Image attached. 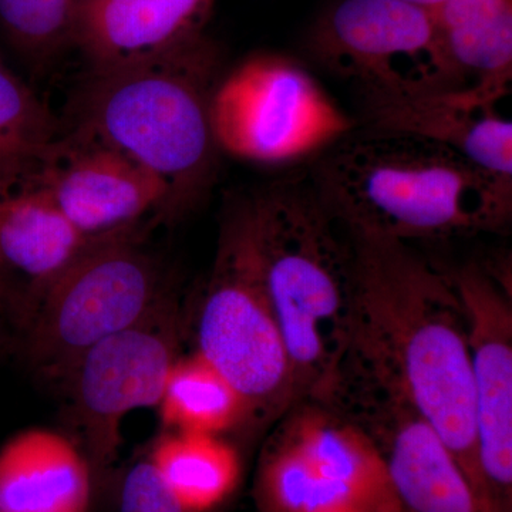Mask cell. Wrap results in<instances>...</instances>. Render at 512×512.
<instances>
[{"label":"cell","instance_id":"obj_14","mask_svg":"<svg viewBox=\"0 0 512 512\" xmlns=\"http://www.w3.org/2000/svg\"><path fill=\"white\" fill-rule=\"evenodd\" d=\"M362 94L363 126L433 141L512 183V123L497 106L461 90Z\"/></svg>","mask_w":512,"mask_h":512},{"label":"cell","instance_id":"obj_24","mask_svg":"<svg viewBox=\"0 0 512 512\" xmlns=\"http://www.w3.org/2000/svg\"><path fill=\"white\" fill-rule=\"evenodd\" d=\"M120 512H187L167 490L150 461H138L121 484Z\"/></svg>","mask_w":512,"mask_h":512},{"label":"cell","instance_id":"obj_21","mask_svg":"<svg viewBox=\"0 0 512 512\" xmlns=\"http://www.w3.org/2000/svg\"><path fill=\"white\" fill-rule=\"evenodd\" d=\"M157 407L175 433L221 436L248 421L241 394L197 352L175 360Z\"/></svg>","mask_w":512,"mask_h":512},{"label":"cell","instance_id":"obj_6","mask_svg":"<svg viewBox=\"0 0 512 512\" xmlns=\"http://www.w3.org/2000/svg\"><path fill=\"white\" fill-rule=\"evenodd\" d=\"M138 227L93 238L20 312L29 359L47 379L63 383L87 350L146 318L170 293Z\"/></svg>","mask_w":512,"mask_h":512},{"label":"cell","instance_id":"obj_11","mask_svg":"<svg viewBox=\"0 0 512 512\" xmlns=\"http://www.w3.org/2000/svg\"><path fill=\"white\" fill-rule=\"evenodd\" d=\"M466 313L478 464L493 512H512V303L507 285L468 264L451 272Z\"/></svg>","mask_w":512,"mask_h":512},{"label":"cell","instance_id":"obj_10","mask_svg":"<svg viewBox=\"0 0 512 512\" xmlns=\"http://www.w3.org/2000/svg\"><path fill=\"white\" fill-rule=\"evenodd\" d=\"M322 403L375 441L403 512H487L436 430L399 397L340 370Z\"/></svg>","mask_w":512,"mask_h":512},{"label":"cell","instance_id":"obj_9","mask_svg":"<svg viewBox=\"0 0 512 512\" xmlns=\"http://www.w3.org/2000/svg\"><path fill=\"white\" fill-rule=\"evenodd\" d=\"M180 350V309L173 293L146 318L101 340L62 383L90 467L104 468L119 453L128 413L160 403Z\"/></svg>","mask_w":512,"mask_h":512},{"label":"cell","instance_id":"obj_2","mask_svg":"<svg viewBox=\"0 0 512 512\" xmlns=\"http://www.w3.org/2000/svg\"><path fill=\"white\" fill-rule=\"evenodd\" d=\"M320 197L353 232L451 239L498 232L512 212V183L424 138L357 126L323 151L311 173Z\"/></svg>","mask_w":512,"mask_h":512},{"label":"cell","instance_id":"obj_20","mask_svg":"<svg viewBox=\"0 0 512 512\" xmlns=\"http://www.w3.org/2000/svg\"><path fill=\"white\" fill-rule=\"evenodd\" d=\"M158 477L187 512H208L237 487V450L220 436L175 433L161 437L150 457Z\"/></svg>","mask_w":512,"mask_h":512},{"label":"cell","instance_id":"obj_7","mask_svg":"<svg viewBox=\"0 0 512 512\" xmlns=\"http://www.w3.org/2000/svg\"><path fill=\"white\" fill-rule=\"evenodd\" d=\"M211 123L221 153L262 165L320 156L359 126L308 69L274 53L222 74Z\"/></svg>","mask_w":512,"mask_h":512},{"label":"cell","instance_id":"obj_5","mask_svg":"<svg viewBox=\"0 0 512 512\" xmlns=\"http://www.w3.org/2000/svg\"><path fill=\"white\" fill-rule=\"evenodd\" d=\"M195 318V352L241 394L248 421L284 416L292 407L291 363L262 278L249 198L225 212Z\"/></svg>","mask_w":512,"mask_h":512},{"label":"cell","instance_id":"obj_22","mask_svg":"<svg viewBox=\"0 0 512 512\" xmlns=\"http://www.w3.org/2000/svg\"><path fill=\"white\" fill-rule=\"evenodd\" d=\"M76 0H0V28L33 63L55 59L73 43Z\"/></svg>","mask_w":512,"mask_h":512},{"label":"cell","instance_id":"obj_23","mask_svg":"<svg viewBox=\"0 0 512 512\" xmlns=\"http://www.w3.org/2000/svg\"><path fill=\"white\" fill-rule=\"evenodd\" d=\"M60 133L52 111L0 57V163L32 153Z\"/></svg>","mask_w":512,"mask_h":512},{"label":"cell","instance_id":"obj_15","mask_svg":"<svg viewBox=\"0 0 512 512\" xmlns=\"http://www.w3.org/2000/svg\"><path fill=\"white\" fill-rule=\"evenodd\" d=\"M215 0H76L73 43L92 69L173 52L204 35Z\"/></svg>","mask_w":512,"mask_h":512},{"label":"cell","instance_id":"obj_4","mask_svg":"<svg viewBox=\"0 0 512 512\" xmlns=\"http://www.w3.org/2000/svg\"><path fill=\"white\" fill-rule=\"evenodd\" d=\"M249 201L262 278L291 363L292 407L323 402L349 345L352 232L311 174L269 185Z\"/></svg>","mask_w":512,"mask_h":512},{"label":"cell","instance_id":"obj_19","mask_svg":"<svg viewBox=\"0 0 512 512\" xmlns=\"http://www.w3.org/2000/svg\"><path fill=\"white\" fill-rule=\"evenodd\" d=\"M255 500L259 512H399L323 477L276 431L262 454Z\"/></svg>","mask_w":512,"mask_h":512},{"label":"cell","instance_id":"obj_26","mask_svg":"<svg viewBox=\"0 0 512 512\" xmlns=\"http://www.w3.org/2000/svg\"><path fill=\"white\" fill-rule=\"evenodd\" d=\"M8 308V299H6L5 291H3L2 285H0V322H2L3 312Z\"/></svg>","mask_w":512,"mask_h":512},{"label":"cell","instance_id":"obj_8","mask_svg":"<svg viewBox=\"0 0 512 512\" xmlns=\"http://www.w3.org/2000/svg\"><path fill=\"white\" fill-rule=\"evenodd\" d=\"M308 49L362 93L454 90L430 10L402 0H338L313 23Z\"/></svg>","mask_w":512,"mask_h":512},{"label":"cell","instance_id":"obj_25","mask_svg":"<svg viewBox=\"0 0 512 512\" xmlns=\"http://www.w3.org/2000/svg\"><path fill=\"white\" fill-rule=\"evenodd\" d=\"M402 2L410 3V5L419 6V8L433 9L447 0H402Z\"/></svg>","mask_w":512,"mask_h":512},{"label":"cell","instance_id":"obj_12","mask_svg":"<svg viewBox=\"0 0 512 512\" xmlns=\"http://www.w3.org/2000/svg\"><path fill=\"white\" fill-rule=\"evenodd\" d=\"M47 195L74 227L94 238L164 217L167 191L154 175L79 131H62L32 156Z\"/></svg>","mask_w":512,"mask_h":512},{"label":"cell","instance_id":"obj_18","mask_svg":"<svg viewBox=\"0 0 512 512\" xmlns=\"http://www.w3.org/2000/svg\"><path fill=\"white\" fill-rule=\"evenodd\" d=\"M284 416L276 433L319 474L403 512L386 461L362 427L322 402L296 404Z\"/></svg>","mask_w":512,"mask_h":512},{"label":"cell","instance_id":"obj_16","mask_svg":"<svg viewBox=\"0 0 512 512\" xmlns=\"http://www.w3.org/2000/svg\"><path fill=\"white\" fill-rule=\"evenodd\" d=\"M92 467L57 431L29 429L0 448V512H87Z\"/></svg>","mask_w":512,"mask_h":512},{"label":"cell","instance_id":"obj_13","mask_svg":"<svg viewBox=\"0 0 512 512\" xmlns=\"http://www.w3.org/2000/svg\"><path fill=\"white\" fill-rule=\"evenodd\" d=\"M32 153L0 163V285L19 312L93 239L47 195Z\"/></svg>","mask_w":512,"mask_h":512},{"label":"cell","instance_id":"obj_1","mask_svg":"<svg viewBox=\"0 0 512 512\" xmlns=\"http://www.w3.org/2000/svg\"><path fill=\"white\" fill-rule=\"evenodd\" d=\"M350 232L355 291L340 370L413 407L493 512L478 464L466 313L456 286L407 242Z\"/></svg>","mask_w":512,"mask_h":512},{"label":"cell","instance_id":"obj_3","mask_svg":"<svg viewBox=\"0 0 512 512\" xmlns=\"http://www.w3.org/2000/svg\"><path fill=\"white\" fill-rule=\"evenodd\" d=\"M222 55L207 35L144 62L92 69L73 103L72 127L143 167L167 191L168 220L208 194L220 148L211 103Z\"/></svg>","mask_w":512,"mask_h":512},{"label":"cell","instance_id":"obj_17","mask_svg":"<svg viewBox=\"0 0 512 512\" xmlns=\"http://www.w3.org/2000/svg\"><path fill=\"white\" fill-rule=\"evenodd\" d=\"M429 10L454 90L497 106L512 83V0H447Z\"/></svg>","mask_w":512,"mask_h":512}]
</instances>
